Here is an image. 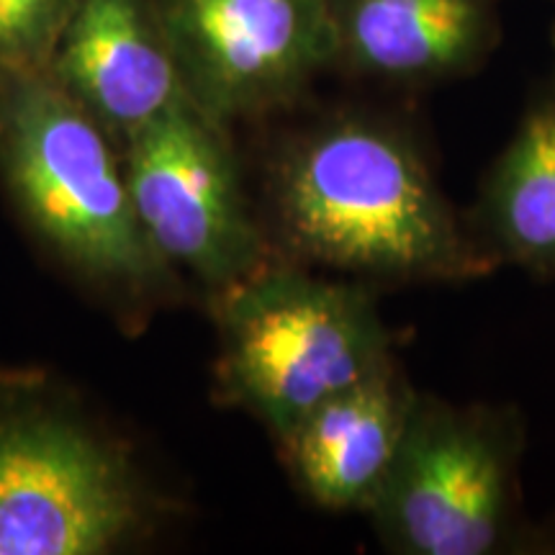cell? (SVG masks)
<instances>
[{"label": "cell", "mask_w": 555, "mask_h": 555, "mask_svg": "<svg viewBox=\"0 0 555 555\" xmlns=\"http://www.w3.org/2000/svg\"><path fill=\"white\" fill-rule=\"evenodd\" d=\"M515 450V425L494 409L416 397L397 457L365 512L397 553L496 551L509 527Z\"/></svg>", "instance_id": "4"}, {"label": "cell", "mask_w": 555, "mask_h": 555, "mask_svg": "<svg viewBox=\"0 0 555 555\" xmlns=\"http://www.w3.org/2000/svg\"><path fill=\"white\" fill-rule=\"evenodd\" d=\"M224 397L286 440L345 388L393 363L371 291L266 262L217 291Z\"/></svg>", "instance_id": "2"}, {"label": "cell", "mask_w": 555, "mask_h": 555, "mask_svg": "<svg viewBox=\"0 0 555 555\" xmlns=\"http://www.w3.org/2000/svg\"><path fill=\"white\" fill-rule=\"evenodd\" d=\"M499 249L540 273L555 270V95L527 111L483 193Z\"/></svg>", "instance_id": "11"}, {"label": "cell", "mask_w": 555, "mask_h": 555, "mask_svg": "<svg viewBox=\"0 0 555 555\" xmlns=\"http://www.w3.org/2000/svg\"><path fill=\"white\" fill-rule=\"evenodd\" d=\"M0 176L82 275L144 286L168 268L139 224L111 134L47 67L0 69Z\"/></svg>", "instance_id": "3"}, {"label": "cell", "mask_w": 555, "mask_h": 555, "mask_svg": "<svg viewBox=\"0 0 555 555\" xmlns=\"http://www.w3.org/2000/svg\"><path fill=\"white\" fill-rule=\"evenodd\" d=\"M337 62L367 78L435 82L489 52L496 0H327Z\"/></svg>", "instance_id": "10"}, {"label": "cell", "mask_w": 555, "mask_h": 555, "mask_svg": "<svg viewBox=\"0 0 555 555\" xmlns=\"http://www.w3.org/2000/svg\"><path fill=\"white\" fill-rule=\"evenodd\" d=\"M75 0H0V69L50 65Z\"/></svg>", "instance_id": "12"}, {"label": "cell", "mask_w": 555, "mask_h": 555, "mask_svg": "<svg viewBox=\"0 0 555 555\" xmlns=\"http://www.w3.org/2000/svg\"><path fill=\"white\" fill-rule=\"evenodd\" d=\"M144 512L116 446L54 412L0 416V555H103Z\"/></svg>", "instance_id": "5"}, {"label": "cell", "mask_w": 555, "mask_h": 555, "mask_svg": "<svg viewBox=\"0 0 555 555\" xmlns=\"http://www.w3.org/2000/svg\"><path fill=\"white\" fill-rule=\"evenodd\" d=\"M416 393L397 363L317 406L281 446L311 502L367 509L397 457Z\"/></svg>", "instance_id": "9"}, {"label": "cell", "mask_w": 555, "mask_h": 555, "mask_svg": "<svg viewBox=\"0 0 555 555\" xmlns=\"http://www.w3.org/2000/svg\"><path fill=\"white\" fill-rule=\"evenodd\" d=\"M185 93L221 127L288 106L337 62L327 0H155Z\"/></svg>", "instance_id": "7"}, {"label": "cell", "mask_w": 555, "mask_h": 555, "mask_svg": "<svg viewBox=\"0 0 555 555\" xmlns=\"http://www.w3.org/2000/svg\"><path fill=\"white\" fill-rule=\"evenodd\" d=\"M273 204L283 237L304 258L388 281H455L486 270L425 159L404 134L337 119L278 159Z\"/></svg>", "instance_id": "1"}, {"label": "cell", "mask_w": 555, "mask_h": 555, "mask_svg": "<svg viewBox=\"0 0 555 555\" xmlns=\"http://www.w3.org/2000/svg\"><path fill=\"white\" fill-rule=\"evenodd\" d=\"M224 129L185 99L124 142L129 196L150 245L214 291L268 262Z\"/></svg>", "instance_id": "6"}, {"label": "cell", "mask_w": 555, "mask_h": 555, "mask_svg": "<svg viewBox=\"0 0 555 555\" xmlns=\"http://www.w3.org/2000/svg\"><path fill=\"white\" fill-rule=\"evenodd\" d=\"M47 69L121 142L189 99L155 0H75Z\"/></svg>", "instance_id": "8"}]
</instances>
